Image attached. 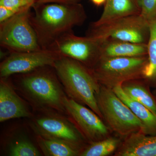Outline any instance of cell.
Returning a JSON list of instances; mask_svg holds the SVG:
<instances>
[{"label":"cell","instance_id":"ac0fdd59","mask_svg":"<svg viewBox=\"0 0 156 156\" xmlns=\"http://www.w3.org/2000/svg\"><path fill=\"white\" fill-rule=\"evenodd\" d=\"M147 58V62L143 71V79L150 87L156 88V20L150 23Z\"/></svg>","mask_w":156,"mask_h":156},{"label":"cell","instance_id":"cb8c5ba5","mask_svg":"<svg viewBox=\"0 0 156 156\" xmlns=\"http://www.w3.org/2000/svg\"><path fill=\"white\" fill-rule=\"evenodd\" d=\"M21 10H12L0 5V23L11 18Z\"/></svg>","mask_w":156,"mask_h":156},{"label":"cell","instance_id":"30bf717a","mask_svg":"<svg viewBox=\"0 0 156 156\" xmlns=\"http://www.w3.org/2000/svg\"><path fill=\"white\" fill-rule=\"evenodd\" d=\"M66 115L88 144L105 139L113 133L103 120L88 107L67 95L64 100Z\"/></svg>","mask_w":156,"mask_h":156},{"label":"cell","instance_id":"8992f818","mask_svg":"<svg viewBox=\"0 0 156 156\" xmlns=\"http://www.w3.org/2000/svg\"><path fill=\"white\" fill-rule=\"evenodd\" d=\"M31 7L23 9L0 23V44L11 53L42 49L30 21Z\"/></svg>","mask_w":156,"mask_h":156},{"label":"cell","instance_id":"7c38bea8","mask_svg":"<svg viewBox=\"0 0 156 156\" xmlns=\"http://www.w3.org/2000/svg\"><path fill=\"white\" fill-rule=\"evenodd\" d=\"M7 78L0 81V122L16 118L30 119L34 115L29 104L19 96Z\"/></svg>","mask_w":156,"mask_h":156},{"label":"cell","instance_id":"52a82bcc","mask_svg":"<svg viewBox=\"0 0 156 156\" xmlns=\"http://www.w3.org/2000/svg\"><path fill=\"white\" fill-rule=\"evenodd\" d=\"M150 23L140 14L122 17L101 25H91L87 36L101 41L107 39L147 44Z\"/></svg>","mask_w":156,"mask_h":156},{"label":"cell","instance_id":"ffe728a7","mask_svg":"<svg viewBox=\"0 0 156 156\" xmlns=\"http://www.w3.org/2000/svg\"><path fill=\"white\" fill-rule=\"evenodd\" d=\"M117 135L89 144L84 148L80 156H108L115 154L122 140Z\"/></svg>","mask_w":156,"mask_h":156},{"label":"cell","instance_id":"3957f363","mask_svg":"<svg viewBox=\"0 0 156 156\" xmlns=\"http://www.w3.org/2000/svg\"><path fill=\"white\" fill-rule=\"evenodd\" d=\"M53 68L66 95L88 107L102 119L96 99L100 84L92 70L76 60L66 57H59Z\"/></svg>","mask_w":156,"mask_h":156},{"label":"cell","instance_id":"4316f807","mask_svg":"<svg viewBox=\"0 0 156 156\" xmlns=\"http://www.w3.org/2000/svg\"><path fill=\"white\" fill-rule=\"evenodd\" d=\"M155 89L154 91L153 94L154 95V96H155L156 98V88H155Z\"/></svg>","mask_w":156,"mask_h":156},{"label":"cell","instance_id":"ba28073f","mask_svg":"<svg viewBox=\"0 0 156 156\" xmlns=\"http://www.w3.org/2000/svg\"><path fill=\"white\" fill-rule=\"evenodd\" d=\"M36 112L40 114H34L30 118L31 126L37 135L62 141L80 152L87 145V141L69 118L57 112Z\"/></svg>","mask_w":156,"mask_h":156},{"label":"cell","instance_id":"83f0119b","mask_svg":"<svg viewBox=\"0 0 156 156\" xmlns=\"http://www.w3.org/2000/svg\"><path fill=\"white\" fill-rule=\"evenodd\" d=\"M29 1H31V2H34L35 3L36 0H29Z\"/></svg>","mask_w":156,"mask_h":156},{"label":"cell","instance_id":"5bb4252c","mask_svg":"<svg viewBox=\"0 0 156 156\" xmlns=\"http://www.w3.org/2000/svg\"><path fill=\"white\" fill-rule=\"evenodd\" d=\"M101 42L100 57H137L147 56V44L107 39Z\"/></svg>","mask_w":156,"mask_h":156},{"label":"cell","instance_id":"44dd1931","mask_svg":"<svg viewBox=\"0 0 156 156\" xmlns=\"http://www.w3.org/2000/svg\"><path fill=\"white\" fill-rule=\"evenodd\" d=\"M8 149L9 156H41L36 147L30 140L23 137L14 139L10 143Z\"/></svg>","mask_w":156,"mask_h":156},{"label":"cell","instance_id":"d4e9b609","mask_svg":"<svg viewBox=\"0 0 156 156\" xmlns=\"http://www.w3.org/2000/svg\"><path fill=\"white\" fill-rule=\"evenodd\" d=\"M79 0H36L37 4L47 3H58L62 4H71L78 3Z\"/></svg>","mask_w":156,"mask_h":156},{"label":"cell","instance_id":"8fae6325","mask_svg":"<svg viewBox=\"0 0 156 156\" xmlns=\"http://www.w3.org/2000/svg\"><path fill=\"white\" fill-rule=\"evenodd\" d=\"M59 56L49 49L11 53L0 64L1 78L31 72L46 66L53 67Z\"/></svg>","mask_w":156,"mask_h":156},{"label":"cell","instance_id":"6da1fadb","mask_svg":"<svg viewBox=\"0 0 156 156\" xmlns=\"http://www.w3.org/2000/svg\"><path fill=\"white\" fill-rule=\"evenodd\" d=\"M30 21L42 49H48L58 38L83 25L87 18L83 7L76 3L37 4Z\"/></svg>","mask_w":156,"mask_h":156},{"label":"cell","instance_id":"4fadbf2b","mask_svg":"<svg viewBox=\"0 0 156 156\" xmlns=\"http://www.w3.org/2000/svg\"><path fill=\"white\" fill-rule=\"evenodd\" d=\"M114 156H156V135L142 132L131 134L124 138Z\"/></svg>","mask_w":156,"mask_h":156},{"label":"cell","instance_id":"7a4b0ae2","mask_svg":"<svg viewBox=\"0 0 156 156\" xmlns=\"http://www.w3.org/2000/svg\"><path fill=\"white\" fill-rule=\"evenodd\" d=\"M48 67L22 74L13 86L36 111L66 114L64 100L67 95L55 70Z\"/></svg>","mask_w":156,"mask_h":156},{"label":"cell","instance_id":"603a6c76","mask_svg":"<svg viewBox=\"0 0 156 156\" xmlns=\"http://www.w3.org/2000/svg\"><path fill=\"white\" fill-rule=\"evenodd\" d=\"M34 3L29 0H0V5L12 10H23Z\"/></svg>","mask_w":156,"mask_h":156},{"label":"cell","instance_id":"7402d4cb","mask_svg":"<svg viewBox=\"0 0 156 156\" xmlns=\"http://www.w3.org/2000/svg\"><path fill=\"white\" fill-rule=\"evenodd\" d=\"M140 14L149 23L156 20V0H137Z\"/></svg>","mask_w":156,"mask_h":156},{"label":"cell","instance_id":"9c48e42d","mask_svg":"<svg viewBox=\"0 0 156 156\" xmlns=\"http://www.w3.org/2000/svg\"><path fill=\"white\" fill-rule=\"evenodd\" d=\"M101 42L92 37L77 36L73 31L64 34L48 49L59 57L76 60L91 69L100 57Z\"/></svg>","mask_w":156,"mask_h":156},{"label":"cell","instance_id":"9a60e30c","mask_svg":"<svg viewBox=\"0 0 156 156\" xmlns=\"http://www.w3.org/2000/svg\"><path fill=\"white\" fill-rule=\"evenodd\" d=\"M101 16L92 26H97L122 17L140 14L137 0H107Z\"/></svg>","mask_w":156,"mask_h":156},{"label":"cell","instance_id":"5b68a950","mask_svg":"<svg viewBox=\"0 0 156 156\" xmlns=\"http://www.w3.org/2000/svg\"><path fill=\"white\" fill-rule=\"evenodd\" d=\"M147 56L99 58L91 69L100 85L113 89L126 81L143 79Z\"/></svg>","mask_w":156,"mask_h":156},{"label":"cell","instance_id":"d6986e66","mask_svg":"<svg viewBox=\"0 0 156 156\" xmlns=\"http://www.w3.org/2000/svg\"><path fill=\"white\" fill-rule=\"evenodd\" d=\"M37 142L42 152L47 156H76L80 151L62 141L37 135Z\"/></svg>","mask_w":156,"mask_h":156},{"label":"cell","instance_id":"2e32d148","mask_svg":"<svg viewBox=\"0 0 156 156\" xmlns=\"http://www.w3.org/2000/svg\"><path fill=\"white\" fill-rule=\"evenodd\" d=\"M112 89L141 122L143 126L144 134L156 135V115L142 104L128 96L123 91L122 84L118 85Z\"/></svg>","mask_w":156,"mask_h":156},{"label":"cell","instance_id":"277c9868","mask_svg":"<svg viewBox=\"0 0 156 156\" xmlns=\"http://www.w3.org/2000/svg\"><path fill=\"white\" fill-rule=\"evenodd\" d=\"M96 99L102 119L116 135L123 140L134 133H144L141 122L112 89L100 85Z\"/></svg>","mask_w":156,"mask_h":156},{"label":"cell","instance_id":"e0dca14e","mask_svg":"<svg viewBox=\"0 0 156 156\" xmlns=\"http://www.w3.org/2000/svg\"><path fill=\"white\" fill-rule=\"evenodd\" d=\"M150 86L144 79H136L122 84L123 91L128 96L147 108L156 115V98Z\"/></svg>","mask_w":156,"mask_h":156},{"label":"cell","instance_id":"484cf974","mask_svg":"<svg viewBox=\"0 0 156 156\" xmlns=\"http://www.w3.org/2000/svg\"><path fill=\"white\" fill-rule=\"evenodd\" d=\"M107 0H91L94 5L97 6H100L105 5Z\"/></svg>","mask_w":156,"mask_h":156}]
</instances>
